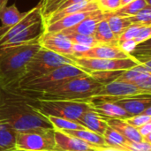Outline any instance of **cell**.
<instances>
[{
	"label": "cell",
	"instance_id": "6da1fadb",
	"mask_svg": "<svg viewBox=\"0 0 151 151\" xmlns=\"http://www.w3.org/2000/svg\"><path fill=\"white\" fill-rule=\"evenodd\" d=\"M41 46L38 39L17 45L0 47V88H18L31 58Z\"/></svg>",
	"mask_w": 151,
	"mask_h": 151
},
{
	"label": "cell",
	"instance_id": "7a4b0ae2",
	"mask_svg": "<svg viewBox=\"0 0 151 151\" xmlns=\"http://www.w3.org/2000/svg\"><path fill=\"white\" fill-rule=\"evenodd\" d=\"M0 120L6 121L17 133L54 129L47 117L27 104L12 102L0 104Z\"/></svg>",
	"mask_w": 151,
	"mask_h": 151
},
{
	"label": "cell",
	"instance_id": "3957f363",
	"mask_svg": "<svg viewBox=\"0 0 151 151\" xmlns=\"http://www.w3.org/2000/svg\"><path fill=\"white\" fill-rule=\"evenodd\" d=\"M103 84L90 75L71 79L50 90L37 94L38 100H67L88 101L96 96Z\"/></svg>",
	"mask_w": 151,
	"mask_h": 151
},
{
	"label": "cell",
	"instance_id": "277c9868",
	"mask_svg": "<svg viewBox=\"0 0 151 151\" xmlns=\"http://www.w3.org/2000/svg\"><path fill=\"white\" fill-rule=\"evenodd\" d=\"M86 75H88V73L78 67L76 65L68 64L59 66L39 78L23 83L19 85L18 88L24 92L40 94L50 90L71 79Z\"/></svg>",
	"mask_w": 151,
	"mask_h": 151
},
{
	"label": "cell",
	"instance_id": "5b68a950",
	"mask_svg": "<svg viewBox=\"0 0 151 151\" xmlns=\"http://www.w3.org/2000/svg\"><path fill=\"white\" fill-rule=\"evenodd\" d=\"M68 64H74V62L70 58L64 57L40 47L27 63L25 74L18 87L23 83L39 78L59 66Z\"/></svg>",
	"mask_w": 151,
	"mask_h": 151
},
{
	"label": "cell",
	"instance_id": "8992f818",
	"mask_svg": "<svg viewBox=\"0 0 151 151\" xmlns=\"http://www.w3.org/2000/svg\"><path fill=\"white\" fill-rule=\"evenodd\" d=\"M35 107L45 117H58L77 122L84 112L91 109L88 101L67 100H38Z\"/></svg>",
	"mask_w": 151,
	"mask_h": 151
},
{
	"label": "cell",
	"instance_id": "52a82bcc",
	"mask_svg": "<svg viewBox=\"0 0 151 151\" xmlns=\"http://www.w3.org/2000/svg\"><path fill=\"white\" fill-rule=\"evenodd\" d=\"M54 129L20 132L16 134L15 151H55Z\"/></svg>",
	"mask_w": 151,
	"mask_h": 151
},
{
	"label": "cell",
	"instance_id": "ba28073f",
	"mask_svg": "<svg viewBox=\"0 0 151 151\" xmlns=\"http://www.w3.org/2000/svg\"><path fill=\"white\" fill-rule=\"evenodd\" d=\"M74 64L89 73L90 72L125 71L141 64L134 57L125 59H103L88 58H72Z\"/></svg>",
	"mask_w": 151,
	"mask_h": 151
},
{
	"label": "cell",
	"instance_id": "9c48e42d",
	"mask_svg": "<svg viewBox=\"0 0 151 151\" xmlns=\"http://www.w3.org/2000/svg\"><path fill=\"white\" fill-rule=\"evenodd\" d=\"M38 43L41 48L64 57L70 58L73 57V42L61 32L42 31L38 37Z\"/></svg>",
	"mask_w": 151,
	"mask_h": 151
},
{
	"label": "cell",
	"instance_id": "30bf717a",
	"mask_svg": "<svg viewBox=\"0 0 151 151\" xmlns=\"http://www.w3.org/2000/svg\"><path fill=\"white\" fill-rule=\"evenodd\" d=\"M146 95H151V94L140 89L133 83L115 80L113 81L103 85L101 90L98 92V94L96 96H111V97L122 98V97H130V96H146Z\"/></svg>",
	"mask_w": 151,
	"mask_h": 151
},
{
	"label": "cell",
	"instance_id": "8fae6325",
	"mask_svg": "<svg viewBox=\"0 0 151 151\" xmlns=\"http://www.w3.org/2000/svg\"><path fill=\"white\" fill-rule=\"evenodd\" d=\"M151 95L130 96V97H111V96H96L99 99L112 102L123 108L131 117L142 114L148 107L151 106ZM94 97V96H93Z\"/></svg>",
	"mask_w": 151,
	"mask_h": 151
},
{
	"label": "cell",
	"instance_id": "7c38bea8",
	"mask_svg": "<svg viewBox=\"0 0 151 151\" xmlns=\"http://www.w3.org/2000/svg\"><path fill=\"white\" fill-rule=\"evenodd\" d=\"M41 7H42V3L41 1L37 5H35L34 8L27 12V14L25 17L20 19L17 24H15L12 27L8 29L6 32L0 35V47L3 46L8 40H10L12 37L16 35L17 34L20 33L29 26L42 21V14H41Z\"/></svg>",
	"mask_w": 151,
	"mask_h": 151
},
{
	"label": "cell",
	"instance_id": "4fadbf2b",
	"mask_svg": "<svg viewBox=\"0 0 151 151\" xmlns=\"http://www.w3.org/2000/svg\"><path fill=\"white\" fill-rule=\"evenodd\" d=\"M91 108L97 112L100 116H102L105 119H126L131 117L123 108L119 106L118 104L99 99L98 97H91L88 100Z\"/></svg>",
	"mask_w": 151,
	"mask_h": 151
},
{
	"label": "cell",
	"instance_id": "5bb4252c",
	"mask_svg": "<svg viewBox=\"0 0 151 151\" xmlns=\"http://www.w3.org/2000/svg\"><path fill=\"white\" fill-rule=\"evenodd\" d=\"M54 139L55 151H95L96 149L90 144L60 131H54Z\"/></svg>",
	"mask_w": 151,
	"mask_h": 151
},
{
	"label": "cell",
	"instance_id": "9a60e30c",
	"mask_svg": "<svg viewBox=\"0 0 151 151\" xmlns=\"http://www.w3.org/2000/svg\"><path fill=\"white\" fill-rule=\"evenodd\" d=\"M106 19V12H103L100 10L95 11L88 17L76 24L75 26L63 30L61 33L65 35H72V34H80L86 35H93L96 28L100 21Z\"/></svg>",
	"mask_w": 151,
	"mask_h": 151
},
{
	"label": "cell",
	"instance_id": "2e32d148",
	"mask_svg": "<svg viewBox=\"0 0 151 151\" xmlns=\"http://www.w3.org/2000/svg\"><path fill=\"white\" fill-rule=\"evenodd\" d=\"M132 55L126 54L119 45L98 44L90 48L87 52L79 58H103V59H125L132 58Z\"/></svg>",
	"mask_w": 151,
	"mask_h": 151
},
{
	"label": "cell",
	"instance_id": "e0dca14e",
	"mask_svg": "<svg viewBox=\"0 0 151 151\" xmlns=\"http://www.w3.org/2000/svg\"><path fill=\"white\" fill-rule=\"evenodd\" d=\"M96 10H99V8L96 0H86L84 2L78 3L75 4L67 6L65 8L57 10L56 12H54L53 13H51L47 18L42 20V27L49 25L50 23H53L69 14H73V13H77L81 12H93Z\"/></svg>",
	"mask_w": 151,
	"mask_h": 151
},
{
	"label": "cell",
	"instance_id": "ac0fdd59",
	"mask_svg": "<svg viewBox=\"0 0 151 151\" xmlns=\"http://www.w3.org/2000/svg\"><path fill=\"white\" fill-rule=\"evenodd\" d=\"M78 123L82 125L86 129L95 132L100 135L104 134L108 127L106 119L96 112L92 108L82 114L78 120Z\"/></svg>",
	"mask_w": 151,
	"mask_h": 151
},
{
	"label": "cell",
	"instance_id": "d6986e66",
	"mask_svg": "<svg viewBox=\"0 0 151 151\" xmlns=\"http://www.w3.org/2000/svg\"><path fill=\"white\" fill-rule=\"evenodd\" d=\"M26 14L27 12H19L15 4H12L10 6L6 5L0 12V35L17 24Z\"/></svg>",
	"mask_w": 151,
	"mask_h": 151
},
{
	"label": "cell",
	"instance_id": "ffe728a7",
	"mask_svg": "<svg viewBox=\"0 0 151 151\" xmlns=\"http://www.w3.org/2000/svg\"><path fill=\"white\" fill-rule=\"evenodd\" d=\"M42 32V22H36L20 33L17 34L10 40H8L3 46H10V45H17L24 42H28L32 41H35L38 39L39 35ZM2 47V46H1Z\"/></svg>",
	"mask_w": 151,
	"mask_h": 151
},
{
	"label": "cell",
	"instance_id": "44dd1931",
	"mask_svg": "<svg viewBox=\"0 0 151 151\" xmlns=\"http://www.w3.org/2000/svg\"><path fill=\"white\" fill-rule=\"evenodd\" d=\"M109 127L114 128L120 133L129 142H141L143 141L137 128L127 124L125 119H106Z\"/></svg>",
	"mask_w": 151,
	"mask_h": 151
},
{
	"label": "cell",
	"instance_id": "7402d4cb",
	"mask_svg": "<svg viewBox=\"0 0 151 151\" xmlns=\"http://www.w3.org/2000/svg\"><path fill=\"white\" fill-rule=\"evenodd\" d=\"M66 134L78 138L95 148H104L107 147L103 135H100L95 132H92L88 129L82 130H71V131H65L63 132Z\"/></svg>",
	"mask_w": 151,
	"mask_h": 151
},
{
	"label": "cell",
	"instance_id": "603a6c76",
	"mask_svg": "<svg viewBox=\"0 0 151 151\" xmlns=\"http://www.w3.org/2000/svg\"><path fill=\"white\" fill-rule=\"evenodd\" d=\"M17 132L6 122L0 120V151L14 150Z\"/></svg>",
	"mask_w": 151,
	"mask_h": 151
},
{
	"label": "cell",
	"instance_id": "cb8c5ba5",
	"mask_svg": "<svg viewBox=\"0 0 151 151\" xmlns=\"http://www.w3.org/2000/svg\"><path fill=\"white\" fill-rule=\"evenodd\" d=\"M93 36L99 44L119 45V39L112 33L106 19H103L98 23Z\"/></svg>",
	"mask_w": 151,
	"mask_h": 151
},
{
	"label": "cell",
	"instance_id": "d4e9b609",
	"mask_svg": "<svg viewBox=\"0 0 151 151\" xmlns=\"http://www.w3.org/2000/svg\"><path fill=\"white\" fill-rule=\"evenodd\" d=\"M110 28L116 37H119V35L131 25V22L127 19V17L115 15L112 12H106V19Z\"/></svg>",
	"mask_w": 151,
	"mask_h": 151
},
{
	"label": "cell",
	"instance_id": "484cf974",
	"mask_svg": "<svg viewBox=\"0 0 151 151\" xmlns=\"http://www.w3.org/2000/svg\"><path fill=\"white\" fill-rule=\"evenodd\" d=\"M47 118L50 120V122L51 123L55 131L65 132V131H71V130L86 129L82 125H81L77 121H73V120L65 119L63 118L52 117V116H49Z\"/></svg>",
	"mask_w": 151,
	"mask_h": 151
},
{
	"label": "cell",
	"instance_id": "4316f807",
	"mask_svg": "<svg viewBox=\"0 0 151 151\" xmlns=\"http://www.w3.org/2000/svg\"><path fill=\"white\" fill-rule=\"evenodd\" d=\"M104 139L107 147H117V148H124L126 143L128 142L120 133L111 127H107L104 131Z\"/></svg>",
	"mask_w": 151,
	"mask_h": 151
},
{
	"label": "cell",
	"instance_id": "83f0119b",
	"mask_svg": "<svg viewBox=\"0 0 151 151\" xmlns=\"http://www.w3.org/2000/svg\"><path fill=\"white\" fill-rule=\"evenodd\" d=\"M147 5H150V4H148L146 0H134L126 5L121 6L120 8H119L117 11L113 12L112 13L115 15H119V16L130 17L139 12Z\"/></svg>",
	"mask_w": 151,
	"mask_h": 151
},
{
	"label": "cell",
	"instance_id": "f1b7e54d",
	"mask_svg": "<svg viewBox=\"0 0 151 151\" xmlns=\"http://www.w3.org/2000/svg\"><path fill=\"white\" fill-rule=\"evenodd\" d=\"M146 73H151V72L148 71L142 64H139L130 69L125 70L117 80L134 83L138 79H140Z\"/></svg>",
	"mask_w": 151,
	"mask_h": 151
},
{
	"label": "cell",
	"instance_id": "f546056e",
	"mask_svg": "<svg viewBox=\"0 0 151 151\" xmlns=\"http://www.w3.org/2000/svg\"><path fill=\"white\" fill-rule=\"evenodd\" d=\"M131 24L151 26V5H147L136 14L127 17Z\"/></svg>",
	"mask_w": 151,
	"mask_h": 151
},
{
	"label": "cell",
	"instance_id": "4dcf8cb0",
	"mask_svg": "<svg viewBox=\"0 0 151 151\" xmlns=\"http://www.w3.org/2000/svg\"><path fill=\"white\" fill-rule=\"evenodd\" d=\"M68 37V39L73 42L76 44L84 45L89 48H92L94 46L98 45V42L95 39L93 35H80V34H72L65 35Z\"/></svg>",
	"mask_w": 151,
	"mask_h": 151
},
{
	"label": "cell",
	"instance_id": "1f68e13d",
	"mask_svg": "<svg viewBox=\"0 0 151 151\" xmlns=\"http://www.w3.org/2000/svg\"><path fill=\"white\" fill-rule=\"evenodd\" d=\"M65 0H44L42 3L41 7V14H42V20L47 18L49 15L56 12L58 7L65 2Z\"/></svg>",
	"mask_w": 151,
	"mask_h": 151
},
{
	"label": "cell",
	"instance_id": "d6a6232c",
	"mask_svg": "<svg viewBox=\"0 0 151 151\" xmlns=\"http://www.w3.org/2000/svg\"><path fill=\"white\" fill-rule=\"evenodd\" d=\"M143 26L138 25V24H131L119 37V43L127 41V40H134L135 36L138 35L139 31L142 29Z\"/></svg>",
	"mask_w": 151,
	"mask_h": 151
},
{
	"label": "cell",
	"instance_id": "836d02e7",
	"mask_svg": "<svg viewBox=\"0 0 151 151\" xmlns=\"http://www.w3.org/2000/svg\"><path fill=\"white\" fill-rule=\"evenodd\" d=\"M97 5L103 12H113L121 7L120 0H102L97 3Z\"/></svg>",
	"mask_w": 151,
	"mask_h": 151
},
{
	"label": "cell",
	"instance_id": "e575fe53",
	"mask_svg": "<svg viewBox=\"0 0 151 151\" xmlns=\"http://www.w3.org/2000/svg\"><path fill=\"white\" fill-rule=\"evenodd\" d=\"M126 122L129 125H131L132 127L138 128L145 124L150 123L151 122V116H147L144 114H138V115H134L132 117H129L127 119H125Z\"/></svg>",
	"mask_w": 151,
	"mask_h": 151
},
{
	"label": "cell",
	"instance_id": "d590c367",
	"mask_svg": "<svg viewBox=\"0 0 151 151\" xmlns=\"http://www.w3.org/2000/svg\"><path fill=\"white\" fill-rule=\"evenodd\" d=\"M127 151H151V143L145 141L141 142H127L124 148Z\"/></svg>",
	"mask_w": 151,
	"mask_h": 151
},
{
	"label": "cell",
	"instance_id": "8d00e7d4",
	"mask_svg": "<svg viewBox=\"0 0 151 151\" xmlns=\"http://www.w3.org/2000/svg\"><path fill=\"white\" fill-rule=\"evenodd\" d=\"M151 36V26H143L142 29L139 31L138 35L135 36L134 41L137 43V45L149 42Z\"/></svg>",
	"mask_w": 151,
	"mask_h": 151
},
{
	"label": "cell",
	"instance_id": "74e56055",
	"mask_svg": "<svg viewBox=\"0 0 151 151\" xmlns=\"http://www.w3.org/2000/svg\"><path fill=\"white\" fill-rule=\"evenodd\" d=\"M137 43L134 40H127L119 43V47L127 55H133L137 49Z\"/></svg>",
	"mask_w": 151,
	"mask_h": 151
},
{
	"label": "cell",
	"instance_id": "f35d334b",
	"mask_svg": "<svg viewBox=\"0 0 151 151\" xmlns=\"http://www.w3.org/2000/svg\"><path fill=\"white\" fill-rule=\"evenodd\" d=\"M137 130L143 141L151 143V122L138 127Z\"/></svg>",
	"mask_w": 151,
	"mask_h": 151
},
{
	"label": "cell",
	"instance_id": "ab89813d",
	"mask_svg": "<svg viewBox=\"0 0 151 151\" xmlns=\"http://www.w3.org/2000/svg\"><path fill=\"white\" fill-rule=\"evenodd\" d=\"M95 151H127L123 148L117 147H104V148H96Z\"/></svg>",
	"mask_w": 151,
	"mask_h": 151
},
{
	"label": "cell",
	"instance_id": "60d3db41",
	"mask_svg": "<svg viewBox=\"0 0 151 151\" xmlns=\"http://www.w3.org/2000/svg\"><path fill=\"white\" fill-rule=\"evenodd\" d=\"M8 0H0V12L7 5Z\"/></svg>",
	"mask_w": 151,
	"mask_h": 151
},
{
	"label": "cell",
	"instance_id": "b9f144b4",
	"mask_svg": "<svg viewBox=\"0 0 151 151\" xmlns=\"http://www.w3.org/2000/svg\"><path fill=\"white\" fill-rule=\"evenodd\" d=\"M133 1H134V0H120V4H121V6H123V5H126Z\"/></svg>",
	"mask_w": 151,
	"mask_h": 151
},
{
	"label": "cell",
	"instance_id": "7bdbcfd3",
	"mask_svg": "<svg viewBox=\"0 0 151 151\" xmlns=\"http://www.w3.org/2000/svg\"><path fill=\"white\" fill-rule=\"evenodd\" d=\"M100 1H102V0H96V3H98V2H100Z\"/></svg>",
	"mask_w": 151,
	"mask_h": 151
},
{
	"label": "cell",
	"instance_id": "ee69618b",
	"mask_svg": "<svg viewBox=\"0 0 151 151\" xmlns=\"http://www.w3.org/2000/svg\"><path fill=\"white\" fill-rule=\"evenodd\" d=\"M43 1H44V0H41V2H43Z\"/></svg>",
	"mask_w": 151,
	"mask_h": 151
},
{
	"label": "cell",
	"instance_id": "f6af8a7d",
	"mask_svg": "<svg viewBox=\"0 0 151 151\" xmlns=\"http://www.w3.org/2000/svg\"><path fill=\"white\" fill-rule=\"evenodd\" d=\"M11 151H15V150H11Z\"/></svg>",
	"mask_w": 151,
	"mask_h": 151
}]
</instances>
